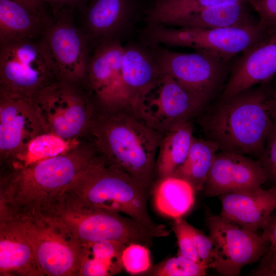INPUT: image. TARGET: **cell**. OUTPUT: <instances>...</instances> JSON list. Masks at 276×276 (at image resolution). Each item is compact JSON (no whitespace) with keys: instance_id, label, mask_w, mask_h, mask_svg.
<instances>
[{"instance_id":"484cf974","label":"cell","mask_w":276,"mask_h":276,"mask_svg":"<svg viewBox=\"0 0 276 276\" xmlns=\"http://www.w3.org/2000/svg\"><path fill=\"white\" fill-rule=\"evenodd\" d=\"M219 150L218 145L213 141L194 136L185 162L172 176L186 180L195 191L202 190Z\"/></svg>"},{"instance_id":"cb8c5ba5","label":"cell","mask_w":276,"mask_h":276,"mask_svg":"<svg viewBox=\"0 0 276 276\" xmlns=\"http://www.w3.org/2000/svg\"><path fill=\"white\" fill-rule=\"evenodd\" d=\"M195 190L186 180L173 176L158 178L153 190L154 204L159 213L175 219L193 207Z\"/></svg>"},{"instance_id":"9c48e42d","label":"cell","mask_w":276,"mask_h":276,"mask_svg":"<svg viewBox=\"0 0 276 276\" xmlns=\"http://www.w3.org/2000/svg\"><path fill=\"white\" fill-rule=\"evenodd\" d=\"M58 78L39 42L18 39L1 44L0 91L33 101Z\"/></svg>"},{"instance_id":"f546056e","label":"cell","mask_w":276,"mask_h":276,"mask_svg":"<svg viewBox=\"0 0 276 276\" xmlns=\"http://www.w3.org/2000/svg\"><path fill=\"white\" fill-rule=\"evenodd\" d=\"M121 260L123 267L131 274L144 273L151 266L149 248L140 244L132 243L127 245L123 251Z\"/></svg>"},{"instance_id":"ab89813d","label":"cell","mask_w":276,"mask_h":276,"mask_svg":"<svg viewBox=\"0 0 276 276\" xmlns=\"http://www.w3.org/2000/svg\"><path fill=\"white\" fill-rule=\"evenodd\" d=\"M30 9L39 10L44 9V2L42 0H13Z\"/></svg>"},{"instance_id":"7402d4cb","label":"cell","mask_w":276,"mask_h":276,"mask_svg":"<svg viewBox=\"0 0 276 276\" xmlns=\"http://www.w3.org/2000/svg\"><path fill=\"white\" fill-rule=\"evenodd\" d=\"M50 20L44 9L35 10L13 0H0L1 44L41 35Z\"/></svg>"},{"instance_id":"8fae6325","label":"cell","mask_w":276,"mask_h":276,"mask_svg":"<svg viewBox=\"0 0 276 276\" xmlns=\"http://www.w3.org/2000/svg\"><path fill=\"white\" fill-rule=\"evenodd\" d=\"M54 15L39 43L59 81L84 84L89 60L87 39L72 22L71 9H62Z\"/></svg>"},{"instance_id":"2e32d148","label":"cell","mask_w":276,"mask_h":276,"mask_svg":"<svg viewBox=\"0 0 276 276\" xmlns=\"http://www.w3.org/2000/svg\"><path fill=\"white\" fill-rule=\"evenodd\" d=\"M267 181L265 171L258 160L221 151L215 155L204 188L208 196H219L260 188Z\"/></svg>"},{"instance_id":"277c9868","label":"cell","mask_w":276,"mask_h":276,"mask_svg":"<svg viewBox=\"0 0 276 276\" xmlns=\"http://www.w3.org/2000/svg\"><path fill=\"white\" fill-rule=\"evenodd\" d=\"M66 189L95 208L126 214L156 237H166L170 233L165 225L153 221L149 214V190L140 185L125 171L97 153Z\"/></svg>"},{"instance_id":"8d00e7d4","label":"cell","mask_w":276,"mask_h":276,"mask_svg":"<svg viewBox=\"0 0 276 276\" xmlns=\"http://www.w3.org/2000/svg\"><path fill=\"white\" fill-rule=\"evenodd\" d=\"M43 2L48 3L53 8L54 13L64 8H72L77 7L84 0H42Z\"/></svg>"},{"instance_id":"d6a6232c","label":"cell","mask_w":276,"mask_h":276,"mask_svg":"<svg viewBox=\"0 0 276 276\" xmlns=\"http://www.w3.org/2000/svg\"><path fill=\"white\" fill-rule=\"evenodd\" d=\"M258 158L267 180L276 183V125L273 123L267 136L264 150Z\"/></svg>"},{"instance_id":"5b68a950","label":"cell","mask_w":276,"mask_h":276,"mask_svg":"<svg viewBox=\"0 0 276 276\" xmlns=\"http://www.w3.org/2000/svg\"><path fill=\"white\" fill-rule=\"evenodd\" d=\"M45 213L61 221L82 244L108 240L149 248L156 237L133 218L95 208L67 189Z\"/></svg>"},{"instance_id":"30bf717a","label":"cell","mask_w":276,"mask_h":276,"mask_svg":"<svg viewBox=\"0 0 276 276\" xmlns=\"http://www.w3.org/2000/svg\"><path fill=\"white\" fill-rule=\"evenodd\" d=\"M147 35L153 45L192 48L229 60L263 39L267 33L259 24L218 29L155 26L150 27Z\"/></svg>"},{"instance_id":"5bb4252c","label":"cell","mask_w":276,"mask_h":276,"mask_svg":"<svg viewBox=\"0 0 276 276\" xmlns=\"http://www.w3.org/2000/svg\"><path fill=\"white\" fill-rule=\"evenodd\" d=\"M33 101L0 91V158L2 166L17 160L30 142L45 133Z\"/></svg>"},{"instance_id":"4316f807","label":"cell","mask_w":276,"mask_h":276,"mask_svg":"<svg viewBox=\"0 0 276 276\" xmlns=\"http://www.w3.org/2000/svg\"><path fill=\"white\" fill-rule=\"evenodd\" d=\"M251 0H155L145 18L150 27L169 26L175 21L206 8L227 3Z\"/></svg>"},{"instance_id":"44dd1931","label":"cell","mask_w":276,"mask_h":276,"mask_svg":"<svg viewBox=\"0 0 276 276\" xmlns=\"http://www.w3.org/2000/svg\"><path fill=\"white\" fill-rule=\"evenodd\" d=\"M247 3H227L206 8L178 19L169 26L218 29L248 27L259 24V18Z\"/></svg>"},{"instance_id":"ba28073f","label":"cell","mask_w":276,"mask_h":276,"mask_svg":"<svg viewBox=\"0 0 276 276\" xmlns=\"http://www.w3.org/2000/svg\"><path fill=\"white\" fill-rule=\"evenodd\" d=\"M160 75H168L205 105L221 95L234 59L227 60L206 52L180 53L157 48L152 53Z\"/></svg>"},{"instance_id":"4dcf8cb0","label":"cell","mask_w":276,"mask_h":276,"mask_svg":"<svg viewBox=\"0 0 276 276\" xmlns=\"http://www.w3.org/2000/svg\"><path fill=\"white\" fill-rule=\"evenodd\" d=\"M172 227L177 238L178 246L177 255L200 263L195 246V227L182 217L173 219Z\"/></svg>"},{"instance_id":"6da1fadb","label":"cell","mask_w":276,"mask_h":276,"mask_svg":"<svg viewBox=\"0 0 276 276\" xmlns=\"http://www.w3.org/2000/svg\"><path fill=\"white\" fill-rule=\"evenodd\" d=\"M95 154L84 139L61 155L27 166L3 167L0 209L15 215L46 213Z\"/></svg>"},{"instance_id":"603a6c76","label":"cell","mask_w":276,"mask_h":276,"mask_svg":"<svg viewBox=\"0 0 276 276\" xmlns=\"http://www.w3.org/2000/svg\"><path fill=\"white\" fill-rule=\"evenodd\" d=\"M131 0H91L85 12V22L95 37L107 38L125 28L131 17Z\"/></svg>"},{"instance_id":"9a60e30c","label":"cell","mask_w":276,"mask_h":276,"mask_svg":"<svg viewBox=\"0 0 276 276\" xmlns=\"http://www.w3.org/2000/svg\"><path fill=\"white\" fill-rule=\"evenodd\" d=\"M123 54L121 43L111 39L101 42L89 57L84 85L100 109L133 110L123 87Z\"/></svg>"},{"instance_id":"d4e9b609","label":"cell","mask_w":276,"mask_h":276,"mask_svg":"<svg viewBox=\"0 0 276 276\" xmlns=\"http://www.w3.org/2000/svg\"><path fill=\"white\" fill-rule=\"evenodd\" d=\"M194 136L191 121L180 124L163 135L156 159L158 178L172 176L183 163Z\"/></svg>"},{"instance_id":"8992f818","label":"cell","mask_w":276,"mask_h":276,"mask_svg":"<svg viewBox=\"0 0 276 276\" xmlns=\"http://www.w3.org/2000/svg\"><path fill=\"white\" fill-rule=\"evenodd\" d=\"M34 102L45 132L66 140L85 139L98 108L84 84L59 80Z\"/></svg>"},{"instance_id":"836d02e7","label":"cell","mask_w":276,"mask_h":276,"mask_svg":"<svg viewBox=\"0 0 276 276\" xmlns=\"http://www.w3.org/2000/svg\"><path fill=\"white\" fill-rule=\"evenodd\" d=\"M115 274L108 264L82 251L79 275L106 276Z\"/></svg>"},{"instance_id":"3957f363","label":"cell","mask_w":276,"mask_h":276,"mask_svg":"<svg viewBox=\"0 0 276 276\" xmlns=\"http://www.w3.org/2000/svg\"><path fill=\"white\" fill-rule=\"evenodd\" d=\"M270 82L219 98L200 124L206 139L221 151L258 157L273 123L269 111Z\"/></svg>"},{"instance_id":"f35d334b","label":"cell","mask_w":276,"mask_h":276,"mask_svg":"<svg viewBox=\"0 0 276 276\" xmlns=\"http://www.w3.org/2000/svg\"><path fill=\"white\" fill-rule=\"evenodd\" d=\"M269 111L272 123L276 125V81L270 82Z\"/></svg>"},{"instance_id":"e575fe53","label":"cell","mask_w":276,"mask_h":276,"mask_svg":"<svg viewBox=\"0 0 276 276\" xmlns=\"http://www.w3.org/2000/svg\"><path fill=\"white\" fill-rule=\"evenodd\" d=\"M195 246L199 260L208 268L213 260L214 247L210 236H207L195 228Z\"/></svg>"},{"instance_id":"7a4b0ae2","label":"cell","mask_w":276,"mask_h":276,"mask_svg":"<svg viewBox=\"0 0 276 276\" xmlns=\"http://www.w3.org/2000/svg\"><path fill=\"white\" fill-rule=\"evenodd\" d=\"M162 137L132 110L98 108L85 139L97 154L149 190Z\"/></svg>"},{"instance_id":"ffe728a7","label":"cell","mask_w":276,"mask_h":276,"mask_svg":"<svg viewBox=\"0 0 276 276\" xmlns=\"http://www.w3.org/2000/svg\"><path fill=\"white\" fill-rule=\"evenodd\" d=\"M160 77L152 53L135 45L124 47L123 87L127 101L136 113L145 97L156 85Z\"/></svg>"},{"instance_id":"d6986e66","label":"cell","mask_w":276,"mask_h":276,"mask_svg":"<svg viewBox=\"0 0 276 276\" xmlns=\"http://www.w3.org/2000/svg\"><path fill=\"white\" fill-rule=\"evenodd\" d=\"M1 275L42 276L24 227L15 215L0 209Z\"/></svg>"},{"instance_id":"52a82bcc","label":"cell","mask_w":276,"mask_h":276,"mask_svg":"<svg viewBox=\"0 0 276 276\" xmlns=\"http://www.w3.org/2000/svg\"><path fill=\"white\" fill-rule=\"evenodd\" d=\"M15 216L24 227L43 275H79L83 245L61 221L48 213Z\"/></svg>"},{"instance_id":"e0dca14e","label":"cell","mask_w":276,"mask_h":276,"mask_svg":"<svg viewBox=\"0 0 276 276\" xmlns=\"http://www.w3.org/2000/svg\"><path fill=\"white\" fill-rule=\"evenodd\" d=\"M276 76V33L262 40L234 59L232 70L220 98L253 86L268 83Z\"/></svg>"},{"instance_id":"1f68e13d","label":"cell","mask_w":276,"mask_h":276,"mask_svg":"<svg viewBox=\"0 0 276 276\" xmlns=\"http://www.w3.org/2000/svg\"><path fill=\"white\" fill-rule=\"evenodd\" d=\"M258 15L259 24L267 34L276 33V0H251L249 2Z\"/></svg>"},{"instance_id":"74e56055","label":"cell","mask_w":276,"mask_h":276,"mask_svg":"<svg viewBox=\"0 0 276 276\" xmlns=\"http://www.w3.org/2000/svg\"><path fill=\"white\" fill-rule=\"evenodd\" d=\"M263 231L270 245L276 250V214L271 215L267 226Z\"/></svg>"},{"instance_id":"ac0fdd59","label":"cell","mask_w":276,"mask_h":276,"mask_svg":"<svg viewBox=\"0 0 276 276\" xmlns=\"http://www.w3.org/2000/svg\"><path fill=\"white\" fill-rule=\"evenodd\" d=\"M219 197L222 204L220 216L252 232L263 230L276 209V188L260 187Z\"/></svg>"},{"instance_id":"d590c367","label":"cell","mask_w":276,"mask_h":276,"mask_svg":"<svg viewBox=\"0 0 276 276\" xmlns=\"http://www.w3.org/2000/svg\"><path fill=\"white\" fill-rule=\"evenodd\" d=\"M258 267L251 272L257 276H276V250L270 245L260 259Z\"/></svg>"},{"instance_id":"7c38bea8","label":"cell","mask_w":276,"mask_h":276,"mask_svg":"<svg viewBox=\"0 0 276 276\" xmlns=\"http://www.w3.org/2000/svg\"><path fill=\"white\" fill-rule=\"evenodd\" d=\"M206 222L214 247L209 268L220 274L239 275L244 266L260 260L270 245L263 233L245 229L220 215H208Z\"/></svg>"},{"instance_id":"f1b7e54d","label":"cell","mask_w":276,"mask_h":276,"mask_svg":"<svg viewBox=\"0 0 276 276\" xmlns=\"http://www.w3.org/2000/svg\"><path fill=\"white\" fill-rule=\"evenodd\" d=\"M208 268L200 263L177 255L157 267L152 273L156 276H203Z\"/></svg>"},{"instance_id":"83f0119b","label":"cell","mask_w":276,"mask_h":276,"mask_svg":"<svg viewBox=\"0 0 276 276\" xmlns=\"http://www.w3.org/2000/svg\"><path fill=\"white\" fill-rule=\"evenodd\" d=\"M83 140H66L52 133L41 134L30 142L21 157L5 166H27L61 155L77 147Z\"/></svg>"},{"instance_id":"4fadbf2b","label":"cell","mask_w":276,"mask_h":276,"mask_svg":"<svg viewBox=\"0 0 276 276\" xmlns=\"http://www.w3.org/2000/svg\"><path fill=\"white\" fill-rule=\"evenodd\" d=\"M206 107L171 77L160 75L136 114L163 135L176 126L191 121Z\"/></svg>"}]
</instances>
